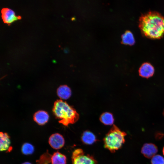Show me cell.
<instances>
[{
    "label": "cell",
    "instance_id": "3957f363",
    "mask_svg": "<svg viewBox=\"0 0 164 164\" xmlns=\"http://www.w3.org/2000/svg\"><path fill=\"white\" fill-rule=\"evenodd\" d=\"M126 133L114 125L103 139L104 147L111 152L120 149L125 142Z\"/></svg>",
    "mask_w": 164,
    "mask_h": 164
},
{
    "label": "cell",
    "instance_id": "8fae6325",
    "mask_svg": "<svg viewBox=\"0 0 164 164\" xmlns=\"http://www.w3.org/2000/svg\"><path fill=\"white\" fill-rule=\"evenodd\" d=\"M49 116L47 113L43 111H39L35 113L33 116L34 121L39 125H42L47 122Z\"/></svg>",
    "mask_w": 164,
    "mask_h": 164
},
{
    "label": "cell",
    "instance_id": "ac0fdd59",
    "mask_svg": "<svg viewBox=\"0 0 164 164\" xmlns=\"http://www.w3.org/2000/svg\"><path fill=\"white\" fill-rule=\"evenodd\" d=\"M22 164H32L28 162H26L24 163H23Z\"/></svg>",
    "mask_w": 164,
    "mask_h": 164
},
{
    "label": "cell",
    "instance_id": "7c38bea8",
    "mask_svg": "<svg viewBox=\"0 0 164 164\" xmlns=\"http://www.w3.org/2000/svg\"><path fill=\"white\" fill-rule=\"evenodd\" d=\"M81 138L83 143L87 145L92 144L97 141L95 135L88 131L84 132L82 134Z\"/></svg>",
    "mask_w": 164,
    "mask_h": 164
},
{
    "label": "cell",
    "instance_id": "5b68a950",
    "mask_svg": "<svg viewBox=\"0 0 164 164\" xmlns=\"http://www.w3.org/2000/svg\"><path fill=\"white\" fill-rule=\"evenodd\" d=\"M42 164H66V156L59 152H54L52 155L46 153L42 155L40 158Z\"/></svg>",
    "mask_w": 164,
    "mask_h": 164
},
{
    "label": "cell",
    "instance_id": "4fadbf2b",
    "mask_svg": "<svg viewBox=\"0 0 164 164\" xmlns=\"http://www.w3.org/2000/svg\"><path fill=\"white\" fill-rule=\"evenodd\" d=\"M57 93L60 98L67 99L69 98L71 94L70 88L66 85L60 86L57 89Z\"/></svg>",
    "mask_w": 164,
    "mask_h": 164
},
{
    "label": "cell",
    "instance_id": "2e32d148",
    "mask_svg": "<svg viewBox=\"0 0 164 164\" xmlns=\"http://www.w3.org/2000/svg\"><path fill=\"white\" fill-rule=\"evenodd\" d=\"M34 150L33 146L32 144L28 143H25L22 147V152L25 155L32 154L34 152Z\"/></svg>",
    "mask_w": 164,
    "mask_h": 164
},
{
    "label": "cell",
    "instance_id": "277c9868",
    "mask_svg": "<svg viewBox=\"0 0 164 164\" xmlns=\"http://www.w3.org/2000/svg\"><path fill=\"white\" fill-rule=\"evenodd\" d=\"M72 164H97V162L91 155L86 154L81 149L75 150L72 156Z\"/></svg>",
    "mask_w": 164,
    "mask_h": 164
},
{
    "label": "cell",
    "instance_id": "e0dca14e",
    "mask_svg": "<svg viewBox=\"0 0 164 164\" xmlns=\"http://www.w3.org/2000/svg\"><path fill=\"white\" fill-rule=\"evenodd\" d=\"M151 164H164V158L159 155H155L152 158Z\"/></svg>",
    "mask_w": 164,
    "mask_h": 164
},
{
    "label": "cell",
    "instance_id": "7a4b0ae2",
    "mask_svg": "<svg viewBox=\"0 0 164 164\" xmlns=\"http://www.w3.org/2000/svg\"><path fill=\"white\" fill-rule=\"evenodd\" d=\"M53 111L56 117L60 119L59 122L65 126L74 123L79 118L76 110L61 99L54 102Z\"/></svg>",
    "mask_w": 164,
    "mask_h": 164
},
{
    "label": "cell",
    "instance_id": "5bb4252c",
    "mask_svg": "<svg viewBox=\"0 0 164 164\" xmlns=\"http://www.w3.org/2000/svg\"><path fill=\"white\" fill-rule=\"evenodd\" d=\"M122 43L125 45H132L135 43V40L132 33L129 31H126L121 36Z\"/></svg>",
    "mask_w": 164,
    "mask_h": 164
},
{
    "label": "cell",
    "instance_id": "9c48e42d",
    "mask_svg": "<svg viewBox=\"0 0 164 164\" xmlns=\"http://www.w3.org/2000/svg\"><path fill=\"white\" fill-rule=\"evenodd\" d=\"M153 67L150 63L145 62L143 63L138 70L139 75L141 77L149 78L152 76L154 73Z\"/></svg>",
    "mask_w": 164,
    "mask_h": 164
},
{
    "label": "cell",
    "instance_id": "8992f818",
    "mask_svg": "<svg viewBox=\"0 0 164 164\" xmlns=\"http://www.w3.org/2000/svg\"><path fill=\"white\" fill-rule=\"evenodd\" d=\"M1 12L2 18L5 23L9 24L13 22L21 19L20 16L15 15V12L9 8H3Z\"/></svg>",
    "mask_w": 164,
    "mask_h": 164
},
{
    "label": "cell",
    "instance_id": "9a60e30c",
    "mask_svg": "<svg viewBox=\"0 0 164 164\" xmlns=\"http://www.w3.org/2000/svg\"><path fill=\"white\" fill-rule=\"evenodd\" d=\"M100 121L106 125H111L114 122V119L112 114L110 113H103L100 118Z\"/></svg>",
    "mask_w": 164,
    "mask_h": 164
},
{
    "label": "cell",
    "instance_id": "d6986e66",
    "mask_svg": "<svg viewBox=\"0 0 164 164\" xmlns=\"http://www.w3.org/2000/svg\"><path fill=\"white\" fill-rule=\"evenodd\" d=\"M162 153L163 155H164V147H163L162 149Z\"/></svg>",
    "mask_w": 164,
    "mask_h": 164
},
{
    "label": "cell",
    "instance_id": "ba28073f",
    "mask_svg": "<svg viewBox=\"0 0 164 164\" xmlns=\"http://www.w3.org/2000/svg\"><path fill=\"white\" fill-rule=\"evenodd\" d=\"M158 151L157 146L152 143H146L143 145L141 150V153L146 158H152Z\"/></svg>",
    "mask_w": 164,
    "mask_h": 164
},
{
    "label": "cell",
    "instance_id": "52a82bcc",
    "mask_svg": "<svg viewBox=\"0 0 164 164\" xmlns=\"http://www.w3.org/2000/svg\"><path fill=\"white\" fill-rule=\"evenodd\" d=\"M49 143L50 146L55 149L62 148L65 144L64 139L61 134L56 133L52 135L49 139Z\"/></svg>",
    "mask_w": 164,
    "mask_h": 164
},
{
    "label": "cell",
    "instance_id": "6da1fadb",
    "mask_svg": "<svg viewBox=\"0 0 164 164\" xmlns=\"http://www.w3.org/2000/svg\"><path fill=\"white\" fill-rule=\"evenodd\" d=\"M139 27L146 37L160 39L164 34V17L158 12H149L140 17Z\"/></svg>",
    "mask_w": 164,
    "mask_h": 164
},
{
    "label": "cell",
    "instance_id": "30bf717a",
    "mask_svg": "<svg viewBox=\"0 0 164 164\" xmlns=\"http://www.w3.org/2000/svg\"><path fill=\"white\" fill-rule=\"evenodd\" d=\"M1 151H10L12 149L10 147V136L6 133L1 132L0 133Z\"/></svg>",
    "mask_w": 164,
    "mask_h": 164
},
{
    "label": "cell",
    "instance_id": "ffe728a7",
    "mask_svg": "<svg viewBox=\"0 0 164 164\" xmlns=\"http://www.w3.org/2000/svg\"><path fill=\"white\" fill-rule=\"evenodd\" d=\"M163 116H164V110L163 111Z\"/></svg>",
    "mask_w": 164,
    "mask_h": 164
}]
</instances>
